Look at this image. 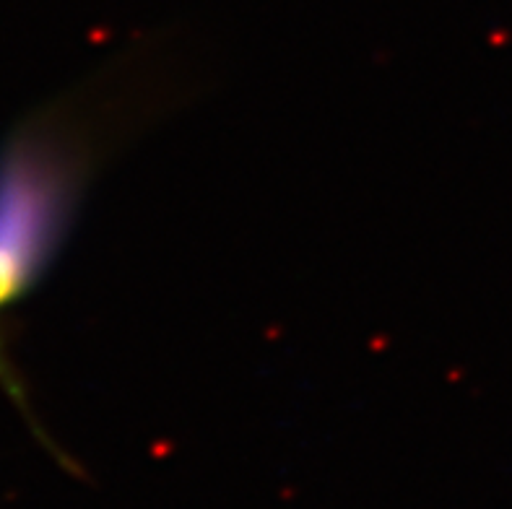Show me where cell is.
<instances>
[{"label":"cell","mask_w":512,"mask_h":509,"mask_svg":"<svg viewBox=\"0 0 512 509\" xmlns=\"http://www.w3.org/2000/svg\"><path fill=\"white\" fill-rule=\"evenodd\" d=\"M102 89L42 104L0 143V390L37 426L3 341L8 312L39 286L71 232L107 143Z\"/></svg>","instance_id":"obj_1"}]
</instances>
